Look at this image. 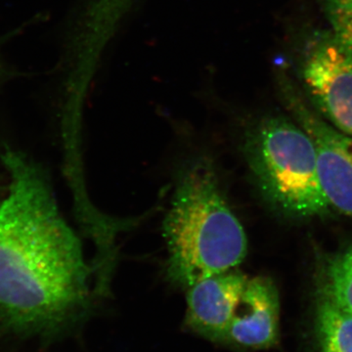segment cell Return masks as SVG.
I'll use <instances>...</instances> for the list:
<instances>
[{
    "label": "cell",
    "mask_w": 352,
    "mask_h": 352,
    "mask_svg": "<svg viewBox=\"0 0 352 352\" xmlns=\"http://www.w3.org/2000/svg\"><path fill=\"white\" fill-rule=\"evenodd\" d=\"M249 278L233 270L200 280L186 292L185 323L210 342L223 344Z\"/></svg>",
    "instance_id": "6"
},
{
    "label": "cell",
    "mask_w": 352,
    "mask_h": 352,
    "mask_svg": "<svg viewBox=\"0 0 352 352\" xmlns=\"http://www.w3.org/2000/svg\"><path fill=\"white\" fill-rule=\"evenodd\" d=\"M321 293L352 314V245L328 264Z\"/></svg>",
    "instance_id": "9"
},
{
    "label": "cell",
    "mask_w": 352,
    "mask_h": 352,
    "mask_svg": "<svg viewBox=\"0 0 352 352\" xmlns=\"http://www.w3.org/2000/svg\"><path fill=\"white\" fill-rule=\"evenodd\" d=\"M0 74H1V65H0Z\"/></svg>",
    "instance_id": "11"
},
{
    "label": "cell",
    "mask_w": 352,
    "mask_h": 352,
    "mask_svg": "<svg viewBox=\"0 0 352 352\" xmlns=\"http://www.w3.org/2000/svg\"><path fill=\"white\" fill-rule=\"evenodd\" d=\"M329 28L352 50V0H320Z\"/></svg>",
    "instance_id": "10"
},
{
    "label": "cell",
    "mask_w": 352,
    "mask_h": 352,
    "mask_svg": "<svg viewBox=\"0 0 352 352\" xmlns=\"http://www.w3.org/2000/svg\"><path fill=\"white\" fill-rule=\"evenodd\" d=\"M280 300L270 277L248 280L223 344L249 349L274 346L279 338Z\"/></svg>",
    "instance_id": "7"
},
{
    "label": "cell",
    "mask_w": 352,
    "mask_h": 352,
    "mask_svg": "<svg viewBox=\"0 0 352 352\" xmlns=\"http://www.w3.org/2000/svg\"><path fill=\"white\" fill-rule=\"evenodd\" d=\"M315 321L322 352H352V314L320 293Z\"/></svg>",
    "instance_id": "8"
},
{
    "label": "cell",
    "mask_w": 352,
    "mask_h": 352,
    "mask_svg": "<svg viewBox=\"0 0 352 352\" xmlns=\"http://www.w3.org/2000/svg\"><path fill=\"white\" fill-rule=\"evenodd\" d=\"M245 161L266 201L278 212L307 219L327 214L311 138L295 120L266 116L245 132Z\"/></svg>",
    "instance_id": "3"
},
{
    "label": "cell",
    "mask_w": 352,
    "mask_h": 352,
    "mask_svg": "<svg viewBox=\"0 0 352 352\" xmlns=\"http://www.w3.org/2000/svg\"><path fill=\"white\" fill-rule=\"evenodd\" d=\"M1 160L10 184L0 203V320L14 332H54L87 309L91 270L45 171L16 150Z\"/></svg>",
    "instance_id": "1"
},
{
    "label": "cell",
    "mask_w": 352,
    "mask_h": 352,
    "mask_svg": "<svg viewBox=\"0 0 352 352\" xmlns=\"http://www.w3.org/2000/svg\"><path fill=\"white\" fill-rule=\"evenodd\" d=\"M291 76L303 98L352 138V50L331 28L305 27L291 50Z\"/></svg>",
    "instance_id": "4"
},
{
    "label": "cell",
    "mask_w": 352,
    "mask_h": 352,
    "mask_svg": "<svg viewBox=\"0 0 352 352\" xmlns=\"http://www.w3.org/2000/svg\"><path fill=\"white\" fill-rule=\"evenodd\" d=\"M164 237L166 278L184 291L244 261V227L227 203L212 162L195 160L180 171L164 217Z\"/></svg>",
    "instance_id": "2"
},
{
    "label": "cell",
    "mask_w": 352,
    "mask_h": 352,
    "mask_svg": "<svg viewBox=\"0 0 352 352\" xmlns=\"http://www.w3.org/2000/svg\"><path fill=\"white\" fill-rule=\"evenodd\" d=\"M278 91L296 124L311 138L317 171L331 208L352 217V138L326 122L308 105L291 74L276 69Z\"/></svg>",
    "instance_id": "5"
}]
</instances>
